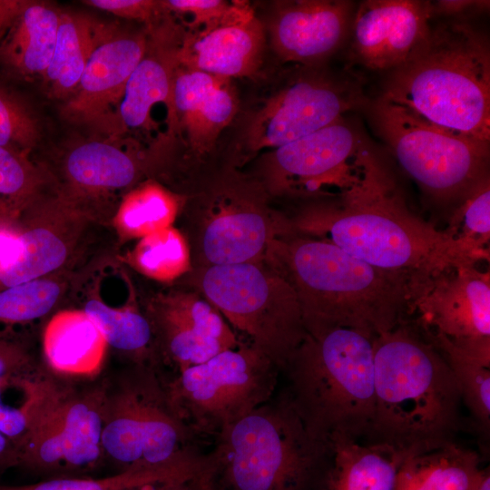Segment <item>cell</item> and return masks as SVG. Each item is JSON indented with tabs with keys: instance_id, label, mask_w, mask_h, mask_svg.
Wrapping results in <instances>:
<instances>
[{
	"instance_id": "cell-1",
	"label": "cell",
	"mask_w": 490,
	"mask_h": 490,
	"mask_svg": "<svg viewBox=\"0 0 490 490\" xmlns=\"http://www.w3.org/2000/svg\"><path fill=\"white\" fill-rule=\"evenodd\" d=\"M300 210L294 232L332 242L354 257L406 279L416 291L434 278L488 260L475 240L438 230L409 207L395 172L371 144L342 190ZM308 236V237H309Z\"/></svg>"
},
{
	"instance_id": "cell-2",
	"label": "cell",
	"mask_w": 490,
	"mask_h": 490,
	"mask_svg": "<svg viewBox=\"0 0 490 490\" xmlns=\"http://www.w3.org/2000/svg\"><path fill=\"white\" fill-rule=\"evenodd\" d=\"M372 343L375 406L364 440L407 457L456 442L462 396L440 350L408 318Z\"/></svg>"
},
{
	"instance_id": "cell-3",
	"label": "cell",
	"mask_w": 490,
	"mask_h": 490,
	"mask_svg": "<svg viewBox=\"0 0 490 490\" xmlns=\"http://www.w3.org/2000/svg\"><path fill=\"white\" fill-rule=\"evenodd\" d=\"M265 260L295 290L307 333L347 328L375 338L411 314L406 279L330 241L291 230L274 240Z\"/></svg>"
},
{
	"instance_id": "cell-4",
	"label": "cell",
	"mask_w": 490,
	"mask_h": 490,
	"mask_svg": "<svg viewBox=\"0 0 490 490\" xmlns=\"http://www.w3.org/2000/svg\"><path fill=\"white\" fill-rule=\"evenodd\" d=\"M380 95L433 126L489 145L486 35L464 20L432 24L416 53L389 72Z\"/></svg>"
},
{
	"instance_id": "cell-5",
	"label": "cell",
	"mask_w": 490,
	"mask_h": 490,
	"mask_svg": "<svg viewBox=\"0 0 490 490\" xmlns=\"http://www.w3.org/2000/svg\"><path fill=\"white\" fill-rule=\"evenodd\" d=\"M330 456L283 392L215 436L200 482L202 490H320Z\"/></svg>"
},
{
	"instance_id": "cell-6",
	"label": "cell",
	"mask_w": 490,
	"mask_h": 490,
	"mask_svg": "<svg viewBox=\"0 0 490 490\" xmlns=\"http://www.w3.org/2000/svg\"><path fill=\"white\" fill-rule=\"evenodd\" d=\"M372 340L347 328L307 333L282 370L285 393L318 440L368 436L375 406Z\"/></svg>"
},
{
	"instance_id": "cell-7",
	"label": "cell",
	"mask_w": 490,
	"mask_h": 490,
	"mask_svg": "<svg viewBox=\"0 0 490 490\" xmlns=\"http://www.w3.org/2000/svg\"><path fill=\"white\" fill-rule=\"evenodd\" d=\"M260 181L229 172L191 198L185 196L181 231L191 269L260 262L274 240L291 231L277 215Z\"/></svg>"
},
{
	"instance_id": "cell-8",
	"label": "cell",
	"mask_w": 490,
	"mask_h": 490,
	"mask_svg": "<svg viewBox=\"0 0 490 490\" xmlns=\"http://www.w3.org/2000/svg\"><path fill=\"white\" fill-rule=\"evenodd\" d=\"M366 107L373 130L426 202L449 218L489 177V145L433 126L381 95Z\"/></svg>"
},
{
	"instance_id": "cell-9",
	"label": "cell",
	"mask_w": 490,
	"mask_h": 490,
	"mask_svg": "<svg viewBox=\"0 0 490 490\" xmlns=\"http://www.w3.org/2000/svg\"><path fill=\"white\" fill-rule=\"evenodd\" d=\"M201 442L176 413L154 367L135 365L114 393L106 390L102 446L120 471L203 463Z\"/></svg>"
},
{
	"instance_id": "cell-10",
	"label": "cell",
	"mask_w": 490,
	"mask_h": 490,
	"mask_svg": "<svg viewBox=\"0 0 490 490\" xmlns=\"http://www.w3.org/2000/svg\"><path fill=\"white\" fill-rule=\"evenodd\" d=\"M190 284L282 371L307 330L295 290L265 260L191 269Z\"/></svg>"
},
{
	"instance_id": "cell-11",
	"label": "cell",
	"mask_w": 490,
	"mask_h": 490,
	"mask_svg": "<svg viewBox=\"0 0 490 490\" xmlns=\"http://www.w3.org/2000/svg\"><path fill=\"white\" fill-rule=\"evenodd\" d=\"M280 369L250 343L222 351L164 381L176 413L201 440L273 397Z\"/></svg>"
},
{
	"instance_id": "cell-12",
	"label": "cell",
	"mask_w": 490,
	"mask_h": 490,
	"mask_svg": "<svg viewBox=\"0 0 490 490\" xmlns=\"http://www.w3.org/2000/svg\"><path fill=\"white\" fill-rule=\"evenodd\" d=\"M319 66H299L250 118L241 140L249 156L292 142L366 107L368 100L356 74L348 68L330 73Z\"/></svg>"
},
{
	"instance_id": "cell-13",
	"label": "cell",
	"mask_w": 490,
	"mask_h": 490,
	"mask_svg": "<svg viewBox=\"0 0 490 490\" xmlns=\"http://www.w3.org/2000/svg\"><path fill=\"white\" fill-rule=\"evenodd\" d=\"M370 142L344 116L263 158L260 181L269 194L325 196V188L344 189L358 170Z\"/></svg>"
},
{
	"instance_id": "cell-14",
	"label": "cell",
	"mask_w": 490,
	"mask_h": 490,
	"mask_svg": "<svg viewBox=\"0 0 490 490\" xmlns=\"http://www.w3.org/2000/svg\"><path fill=\"white\" fill-rule=\"evenodd\" d=\"M106 389L64 387L58 401L20 452L21 465L70 477L95 467L104 456L102 432Z\"/></svg>"
},
{
	"instance_id": "cell-15",
	"label": "cell",
	"mask_w": 490,
	"mask_h": 490,
	"mask_svg": "<svg viewBox=\"0 0 490 490\" xmlns=\"http://www.w3.org/2000/svg\"><path fill=\"white\" fill-rule=\"evenodd\" d=\"M420 330L490 361V280L476 267H460L418 289L411 302Z\"/></svg>"
},
{
	"instance_id": "cell-16",
	"label": "cell",
	"mask_w": 490,
	"mask_h": 490,
	"mask_svg": "<svg viewBox=\"0 0 490 490\" xmlns=\"http://www.w3.org/2000/svg\"><path fill=\"white\" fill-rule=\"evenodd\" d=\"M157 362L175 374L240 345L220 311L197 290H173L153 299L145 313Z\"/></svg>"
},
{
	"instance_id": "cell-17",
	"label": "cell",
	"mask_w": 490,
	"mask_h": 490,
	"mask_svg": "<svg viewBox=\"0 0 490 490\" xmlns=\"http://www.w3.org/2000/svg\"><path fill=\"white\" fill-rule=\"evenodd\" d=\"M432 19L430 1H362L348 34L350 56L368 70L390 72L425 44Z\"/></svg>"
},
{
	"instance_id": "cell-18",
	"label": "cell",
	"mask_w": 490,
	"mask_h": 490,
	"mask_svg": "<svg viewBox=\"0 0 490 490\" xmlns=\"http://www.w3.org/2000/svg\"><path fill=\"white\" fill-rule=\"evenodd\" d=\"M356 7L349 0L276 3L269 22L274 52L295 65H321L348 38Z\"/></svg>"
},
{
	"instance_id": "cell-19",
	"label": "cell",
	"mask_w": 490,
	"mask_h": 490,
	"mask_svg": "<svg viewBox=\"0 0 490 490\" xmlns=\"http://www.w3.org/2000/svg\"><path fill=\"white\" fill-rule=\"evenodd\" d=\"M148 45L143 33L111 32L93 52L74 94L65 101L62 114L74 123L113 124V109L119 107L127 83ZM111 128V127H110Z\"/></svg>"
},
{
	"instance_id": "cell-20",
	"label": "cell",
	"mask_w": 490,
	"mask_h": 490,
	"mask_svg": "<svg viewBox=\"0 0 490 490\" xmlns=\"http://www.w3.org/2000/svg\"><path fill=\"white\" fill-rule=\"evenodd\" d=\"M264 29L254 11L226 22L181 34L180 66L231 78L253 75L262 62Z\"/></svg>"
},
{
	"instance_id": "cell-21",
	"label": "cell",
	"mask_w": 490,
	"mask_h": 490,
	"mask_svg": "<svg viewBox=\"0 0 490 490\" xmlns=\"http://www.w3.org/2000/svg\"><path fill=\"white\" fill-rule=\"evenodd\" d=\"M181 37L172 30H152L146 52L132 74L118 107L119 132L150 131L152 109L160 103L165 104L167 110L169 133L177 129L173 84Z\"/></svg>"
},
{
	"instance_id": "cell-22",
	"label": "cell",
	"mask_w": 490,
	"mask_h": 490,
	"mask_svg": "<svg viewBox=\"0 0 490 490\" xmlns=\"http://www.w3.org/2000/svg\"><path fill=\"white\" fill-rule=\"evenodd\" d=\"M173 103L177 129L198 154L208 152L233 120L238 98L230 79L178 65Z\"/></svg>"
},
{
	"instance_id": "cell-23",
	"label": "cell",
	"mask_w": 490,
	"mask_h": 490,
	"mask_svg": "<svg viewBox=\"0 0 490 490\" xmlns=\"http://www.w3.org/2000/svg\"><path fill=\"white\" fill-rule=\"evenodd\" d=\"M78 210L58 207L32 218L21 227L22 249L17 259L0 270V289L46 276L64 273L76 251L79 234L74 227ZM82 215V214H81Z\"/></svg>"
},
{
	"instance_id": "cell-24",
	"label": "cell",
	"mask_w": 490,
	"mask_h": 490,
	"mask_svg": "<svg viewBox=\"0 0 490 490\" xmlns=\"http://www.w3.org/2000/svg\"><path fill=\"white\" fill-rule=\"evenodd\" d=\"M320 490H397L408 458L393 449L365 440L338 437Z\"/></svg>"
},
{
	"instance_id": "cell-25",
	"label": "cell",
	"mask_w": 490,
	"mask_h": 490,
	"mask_svg": "<svg viewBox=\"0 0 490 490\" xmlns=\"http://www.w3.org/2000/svg\"><path fill=\"white\" fill-rule=\"evenodd\" d=\"M64 389L33 365L0 377V432L19 452L54 407Z\"/></svg>"
},
{
	"instance_id": "cell-26",
	"label": "cell",
	"mask_w": 490,
	"mask_h": 490,
	"mask_svg": "<svg viewBox=\"0 0 490 490\" xmlns=\"http://www.w3.org/2000/svg\"><path fill=\"white\" fill-rule=\"evenodd\" d=\"M107 343L94 322L79 309L55 313L43 335L47 364L55 372L74 377L98 372Z\"/></svg>"
},
{
	"instance_id": "cell-27",
	"label": "cell",
	"mask_w": 490,
	"mask_h": 490,
	"mask_svg": "<svg viewBox=\"0 0 490 490\" xmlns=\"http://www.w3.org/2000/svg\"><path fill=\"white\" fill-rule=\"evenodd\" d=\"M60 14L49 5L28 1L0 44V62L19 75L43 76L53 56Z\"/></svg>"
},
{
	"instance_id": "cell-28",
	"label": "cell",
	"mask_w": 490,
	"mask_h": 490,
	"mask_svg": "<svg viewBox=\"0 0 490 490\" xmlns=\"http://www.w3.org/2000/svg\"><path fill=\"white\" fill-rule=\"evenodd\" d=\"M64 170L74 190L97 194L132 185L142 173V163L115 144L90 141L76 145L66 154Z\"/></svg>"
},
{
	"instance_id": "cell-29",
	"label": "cell",
	"mask_w": 490,
	"mask_h": 490,
	"mask_svg": "<svg viewBox=\"0 0 490 490\" xmlns=\"http://www.w3.org/2000/svg\"><path fill=\"white\" fill-rule=\"evenodd\" d=\"M109 33L86 15L60 14L53 56L43 75L54 97L66 101L74 94L93 52Z\"/></svg>"
},
{
	"instance_id": "cell-30",
	"label": "cell",
	"mask_w": 490,
	"mask_h": 490,
	"mask_svg": "<svg viewBox=\"0 0 490 490\" xmlns=\"http://www.w3.org/2000/svg\"><path fill=\"white\" fill-rule=\"evenodd\" d=\"M483 471L478 454L454 442L408 457L397 490H475Z\"/></svg>"
},
{
	"instance_id": "cell-31",
	"label": "cell",
	"mask_w": 490,
	"mask_h": 490,
	"mask_svg": "<svg viewBox=\"0 0 490 490\" xmlns=\"http://www.w3.org/2000/svg\"><path fill=\"white\" fill-rule=\"evenodd\" d=\"M185 196L175 193L154 181L131 190L122 200L113 218L120 236L142 239L172 226L180 215Z\"/></svg>"
},
{
	"instance_id": "cell-32",
	"label": "cell",
	"mask_w": 490,
	"mask_h": 490,
	"mask_svg": "<svg viewBox=\"0 0 490 490\" xmlns=\"http://www.w3.org/2000/svg\"><path fill=\"white\" fill-rule=\"evenodd\" d=\"M82 310L94 322L107 345L126 355L134 365L154 367L153 333L145 314L133 307L114 309L94 298L88 299Z\"/></svg>"
},
{
	"instance_id": "cell-33",
	"label": "cell",
	"mask_w": 490,
	"mask_h": 490,
	"mask_svg": "<svg viewBox=\"0 0 490 490\" xmlns=\"http://www.w3.org/2000/svg\"><path fill=\"white\" fill-rule=\"evenodd\" d=\"M202 469L203 464L134 467L103 478L54 477L30 485H0V490H142L152 485L193 480Z\"/></svg>"
},
{
	"instance_id": "cell-34",
	"label": "cell",
	"mask_w": 490,
	"mask_h": 490,
	"mask_svg": "<svg viewBox=\"0 0 490 490\" xmlns=\"http://www.w3.org/2000/svg\"><path fill=\"white\" fill-rule=\"evenodd\" d=\"M67 282L65 273H59L1 289L0 335L51 312L65 294Z\"/></svg>"
},
{
	"instance_id": "cell-35",
	"label": "cell",
	"mask_w": 490,
	"mask_h": 490,
	"mask_svg": "<svg viewBox=\"0 0 490 490\" xmlns=\"http://www.w3.org/2000/svg\"><path fill=\"white\" fill-rule=\"evenodd\" d=\"M129 260L142 274L163 282L172 281L191 270L188 241L172 226L140 239Z\"/></svg>"
},
{
	"instance_id": "cell-36",
	"label": "cell",
	"mask_w": 490,
	"mask_h": 490,
	"mask_svg": "<svg viewBox=\"0 0 490 490\" xmlns=\"http://www.w3.org/2000/svg\"><path fill=\"white\" fill-rule=\"evenodd\" d=\"M440 350L460 388L462 401L477 428L488 435L490 426V361L458 349L442 338L423 332Z\"/></svg>"
},
{
	"instance_id": "cell-37",
	"label": "cell",
	"mask_w": 490,
	"mask_h": 490,
	"mask_svg": "<svg viewBox=\"0 0 490 490\" xmlns=\"http://www.w3.org/2000/svg\"><path fill=\"white\" fill-rule=\"evenodd\" d=\"M44 183V176L27 153L0 146V197L8 210L26 207Z\"/></svg>"
},
{
	"instance_id": "cell-38",
	"label": "cell",
	"mask_w": 490,
	"mask_h": 490,
	"mask_svg": "<svg viewBox=\"0 0 490 490\" xmlns=\"http://www.w3.org/2000/svg\"><path fill=\"white\" fill-rule=\"evenodd\" d=\"M39 134L37 120L28 106L0 87V146L28 153L38 142Z\"/></svg>"
},
{
	"instance_id": "cell-39",
	"label": "cell",
	"mask_w": 490,
	"mask_h": 490,
	"mask_svg": "<svg viewBox=\"0 0 490 490\" xmlns=\"http://www.w3.org/2000/svg\"><path fill=\"white\" fill-rule=\"evenodd\" d=\"M452 235L465 237L485 246L490 239V178H485L449 218Z\"/></svg>"
},
{
	"instance_id": "cell-40",
	"label": "cell",
	"mask_w": 490,
	"mask_h": 490,
	"mask_svg": "<svg viewBox=\"0 0 490 490\" xmlns=\"http://www.w3.org/2000/svg\"><path fill=\"white\" fill-rule=\"evenodd\" d=\"M162 5L165 11L188 15L190 31L219 25L252 11L249 4L240 1L167 0Z\"/></svg>"
},
{
	"instance_id": "cell-41",
	"label": "cell",
	"mask_w": 490,
	"mask_h": 490,
	"mask_svg": "<svg viewBox=\"0 0 490 490\" xmlns=\"http://www.w3.org/2000/svg\"><path fill=\"white\" fill-rule=\"evenodd\" d=\"M83 3L116 16L143 22L150 25H153L160 14L165 12L162 1L88 0Z\"/></svg>"
},
{
	"instance_id": "cell-42",
	"label": "cell",
	"mask_w": 490,
	"mask_h": 490,
	"mask_svg": "<svg viewBox=\"0 0 490 490\" xmlns=\"http://www.w3.org/2000/svg\"><path fill=\"white\" fill-rule=\"evenodd\" d=\"M33 365L24 341L14 333L0 335V377Z\"/></svg>"
},
{
	"instance_id": "cell-43",
	"label": "cell",
	"mask_w": 490,
	"mask_h": 490,
	"mask_svg": "<svg viewBox=\"0 0 490 490\" xmlns=\"http://www.w3.org/2000/svg\"><path fill=\"white\" fill-rule=\"evenodd\" d=\"M12 215L0 212V270L12 264L22 249L21 226Z\"/></svg>"
},
{
	"instance_id": "cell-44",
	"label": "cell",
	"mask_w": 490,
	"mask_h": 490,
	"mask_svg": "<svg viewBox=\"0 0 490 490\" xmlns=\"http://www.w3.org/2000/svg\"><path fill=\"white\" fill-rule=\"evenodd\" d=\"M433 18L436 16H447L463 18L474 13L488 10L489 1L478 0H440L430 1Z\"/></svg>"
},
{
	"instance_id": "cell-45",
	"label": "cell",
	"mask_w": 490,
	"mask_h": 490,
	"mask_svg": "<svg viewBox=\"0 0 490 490\" xmlns=\"http://www.w3.org/2000/svg\"><path fill=\"white\" fill-rule=\"evenodd\" d=\"M28 1L0 0V44Z\"/></svg>"
},
{
	"instance_id": "cell-46",
	"label": "cell",
	"mask_w": 490,
	"mask_h": 490,
	"mask_svg": "<svg viewBox=\"0 0 490 490\" xmlns=\"http://www.w3.org/2000/svg\"><path fill=\"white\" fill-rule=\"evenodd\" d=\"M20 465L19 450L10 439L0 432V471Z\"/></svg>"
},
{
	"instance_id": "cell-47",
	"label": "cell",
	"mask_w": 490,
	"mask_h": 490,
	"mask_svg": "<svg viewBox=\"0 0 490 490\" xmlns=\"http://www.w3.org/2000/svg\"><path fill=\"white\" fill-rule=\"evenodd\" d=\"M475 490H490L489 468H484L481 478Z\"/></svg>"
}]
</instances>
